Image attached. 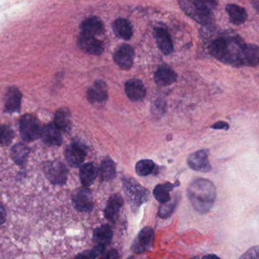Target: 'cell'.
Returning a JSON list of instances; mask_svg holds the SVG:
<instances>
[{"label":"cell","instance_id":"cell-1","mask_svg":"<svg viewBox=\"0 0 259 259\" xmlns=\"http://www.w3.org/2000/svg\"><path fill=\"white\" fill-rule=\"evenodd\" d=\"M188 197L195 210L205 213L213 207L216 199L214 185L206 179H197L189 184Z\"/></svg>","mask_w":259,"mask_h":259},{"label":"cell","instance_id":"cell-2","mask_svg":"<svg viewBox=\"0 0 259 259\" xmlns=\"http://www.w3.org/2000/svg\"><path fill=\"white\" fill-rule=\"evenodd\" d=\"M242 39L239 36H221L212 40L209 53L223 63L234 65L239 57Z\"/></svg>","mask_w":259,"mask_h":259},{"label":"cell","instance_id":"cell-3","mask_svg":"<svg viewBox=\"0 0 259 259\" xmlns=\"http://www.w3.org/2000/svg\"><path fill=\"white\" fill-rule=\"evenodd\" d=\"M180 7L186 15L202 25H209L213 19L212 9L214 8L215 2H204V1H180Z\"/></svg>","mask_w":259,"mask_h":259},{"label":"cell","instance_id":"cell-4","mask_svg":"<svg viewBox=\"0 0 259 259\" xmlns=\"http://www.w3.org/2000/svg\"><path fill=\"white\" fill-rule=\"evenodd\" d=\"M122 183L125 195L133 210H137L150 199L149 191L141 186L135 179H123Z\"/></svg>","mask_w":259,"mask_h":259},{"label":"cell","instance_id":"cell-5","mask_svg":"<svg viewBox=\"0 0 259 259\" xmlns=\"http://www.w3.org/2000/svg\"><path fill=\"white\" fill-rule=\"evenodd\" d=\"M44 172L48 181L55 186H64L69 176L66 165L59 160L47 162L44 166Z\"/></svg>","mask_w":259,"mask_h":259},{"label":"cell","instance_id":"cell-6","mask_svg":"<svg viewBox=\"0 0 259 259\" xmlns=\"http://www.w3.org/2000/svg\"><path fill=\"white\" fill-rule=\"evenodd\" d=\"M41 127L37 118L32 115H25L20 120V133L22 139L32 142L41 136Z\"/></svg>","mask_w":259,"mask_h":259},{"label":"cell","instance_id":"cell-7","mask_svg":"<svg viewBox=\"0 0 259 259\" xmlns=\"http://www.w3.org/2000/svg\"><path fill=\"white\" fill-rule=\"evenodd\" d=\"M72 203L74 208L78 212H91L94 208L93 195L89 188L76 189L72 193Z\"/></svg>","mask_w":259,"mask_h":259},{"label":"cell","instance_id":"cell-8","mask_svg":"<svg viewBox=\"0 0 259 259\" xmlns=\"http://www.w3.org/2000/svg\"><path fill=\"white\" fill-rule=\"evenodd\" d=\"M115 63L122 70H128L133 65L135 58V51L130 45H120L113 54Z\"/></svg>","mask_w":259,"mask_h":259},{"label":"cell","instance_id":"cell-9","mask_svg":"<svg viewBox=\"0 0 259 259\" xmlns=\"http://www.w3.org/2000/svg\"><path fill=\"white\" fill-rule=\"evenodd\" d=\"M154 233L149 227L142 229L132 245V249L135 253H143L149 251L154 242Z\"/></svg>","mask_w":259,"mask_h":259},{"label":"cell","instance_id":"cell-10","mask_svg":"<svg viewBox=\"0 0 259 259\" xmlns=\"http://www.w3.org/2000/svg\"><path fill=\"white\" fill-rule=\"evenodd\" d=\"M188 165L191 169L198 172H207L211 170V165L208 160V151L200 150L192 153L188 157Z\"/></svg>","mask_w":259,"mask_h":259},{"label":"cell","instance_id":"cell-11","mask_svg":"<svg viewBox=\"0 0 259 259\" xmlns=\"http://www.w3.org/2000/svg\"><path fill=\"white\" fill-rule=\"evenodd\" d=\"M66 161L72 167H78L82 164L86 157V150L84 147L78 143H72L66 148Z\"/></svg>","mask_w":259,"mask_h":259},{"label":"cell","instance_id":"cell-12","mask_svg":"<svg viewBox=\"0 0 259 259\" xmlns=\"http://www.w3.org/2000/svg\"><path fill=\"white\" fill-rule=\"evenodd\" d=\"M78 45L84 52L92 55H101L104 52L102 42L94 36L82 34L78 37Z\"/></svg>","mask_w":259,"mask_h":259},{"label":"cell","instance_id":"cell-13","mask_svg":"<svg viewBox=\"0 0 259 259\" xmlns=\"http://www.w3.org/2000/svg\"><path fill=\"white\" fill-rule=\"evenodd\" d=\"M89 101L92 104H104L108 99V90L104 81L98 80L95 82L92 87L87 92Z\"/></svg>","mask_w":259,"mask_h":259},{"label":"cell","instance_id":"cell-14","mask_svg":"<svg viewBox=\"0 0 259 259\" xmlns=\"http://www.w3.org/2000/svg\"><path fill=\"white\" fill-rule=\"evenodd\" d=\"M127 97L133 101H140L146 96V89L141 80L137 78L128 80L125 84Z\"/></svg>","mask_w":259,"mask_h":259},{"label":"cell","instance_id":"cell-15","mask_svg":"<svg viewBox=\"0 0 259 259\" xmlns=\"http://www.w3.org/2000/svg\"><path fill=\"white\" fill-rule=\"evenodd\" d=\"M156 43L160 51L165 55H169L174 51V45L168 31L163 27H157L154 30Z\"/></svg>","mask_w":259,"mask_h":259},{"label":"cell","instance_id":"cell-16","mask_svg":"<svg viewBox=\"0 0 259 259\" xmlns=\"http://www.w3.org/2000/svg\"><path fill=\"white\" fill-rule=\"evenodd\" d=\"M123 205V199L119 195H113L109 198L104 209V216L110 222H116Z\"/></svg>","mask_w":259,"mask_h":259},{"label":"cell","instance_id":"cell-17","mask_svg":"<svg viewBox=\"0 0 259 259\" xmlns=\"http://www.w3.org/2000/svg\"><path fill=\"white\" fill-rule=\"evenodd\" d=\"M42 139L50 146H59L63 142L61 132L54 124L45 125L41 132Z\"/></svg>","mask_w":259,"mask_h":259},{"label":"cell","instance_id":"cell-18","mask_svg":"<svg viewBox=\"0 0 259 259\" xmlns=\"http://www.w3.org/2000/svg\"><path fill=\"white\" fill-rule=\"evenodd\" d=\"M154 79L157 85L166 87L174 84L177 79V75L167 66H160L154 73Z\"/></svg>","mask_w":259,"mask_h":259},{"label":"cell","instance_id":"cell-19","mask_svg":"<svg viewBox=\"0 0 259 259\" xmlns=\"http://www.w3.org/2000/svg\"><path fill=\"white\" fill-rule=\"evenodd\" d=\"M81 29L82 34L95 37L96 35H101L104 32V25L99 18L90 17L86 19L81 23Z\"/></svg>","mask_w":259,"mask_h":259},{"label":"cell","instance_id":"cell-20","mask_svg":"<svg viewBox=\"0 0 259 259\" xmlns=\"http://www.w3.org/2000/svg\"><path fill=\"white\" fill-rule=\"evenodd\" d=\"M113 236L112 227L109 224H103L94 230L93 240L97 245L105 247L111 242Z\"/></svg>","mask_w":259,"mask_h":259},{"label":"cell","instance_id":"cell-21","mask_svg":"<svg viewBox=\"0 0 259 259\" xmlns=\"http://www.w3.org/2000/svg\"><path fill=\"white\" fill-rule=\"evenodd\" d=\"M98 175V170L95 164L87 163L80 168L79 178L83 187L89 188L95 183Z\"/></svg>","mask_w":259,"mask_h":259},{"label":"cell","instance_id":"cell-22","mask_svg":"<svg viewBox=\"0 0 259 259\" xmlns=\"http://www.w3.org/2000/svg\"><path fill=\"white\" fill-rule=\"evenodd\" d=\"M22 94L16 88H10L5 98V108L7 112L15 113L20 109Z\"/></svg>","mask_w":259,"mask_h":259},{"label":"cell","instance_id":"cell-23","mask_svg":"<svg viewBox=\"0 0 259 259\" xmlns=\"http://www.w3.org/2000/svg\"><path fill=\"white\" fill-rule=\"evenodd\" d=\"M113 32L122 40H128L133 34V25L125 19H117L113 23Z\"/></svg>","mask_w":259,"mask_h":259},{"label":"cell","instance_id":"cell-24","mask_svg":"<svg viewBox=\"0 0 259 259\" xmlns=\"http://www.w3.org/2000/svg\"><path fill=\"white\" fill-rule=\"evenodd\" d=\"M226 11L229 16L230 22L236 25H240L245 22L247 13L245 9L236 4H228L226 7Z\"/></svg>","mask_w":259,"mask_h":259},{"label":"cell","instance_id":"cell-25","mask_svg":"<svg viewBox=\"0 0 259 259\" xmlns=\"http://www.w3.org/2000/svg\"><path fill=\"white\" fill-rule=\"evenodd\" d=\"M54 125L60 130V132H69L72 126L71 113L69 109L61 108L57 110L54 118Z\"/></svg>","mask_w":259,"mask_h":259},{"label":"cell","instance_id":"cell-26","mask_svg":"<svg viewBox=\"0 0 259 259\" xmlns=\"http://www.w3.org/2000/svg\"><path fill=\"white\" fill-rule=\"evenodd\" d=\"M116 164L110 158L103 160L99 169L100 179L102 182H108L116 177Z\"/></svg>","mask_w":259,"mask_h":259},{"label":"cell","instance_id":"cell-27","mask_svg":"<svg viewBox=\"0 0 259 259\" xmlns=\"http://www.w3.org/2000/svg\"><path fill=\"white\" fill-rule=\"evenodd\" d=\"M176 187L175 185L171 184L169 183H164V184L157 185L154 188V198L160 204H164L167 201H170V195L169 192Z\"/></svg>","mask_w":259,"mask_h":259},{"label":"cell","instance_id":"cell-28","mask_svg":"<svg viewBox=\"0 0 259 259\" xmlns=\"http://www.w3.org/2000/svg\"><path fill=\"white\" fill-rule=\"evenodd\" d=\"M259 50L254 45H246L243 54V66H256L258 64Z\"/></svg>","mask_w":259,"mask_h":259},{"label":"cell","instance_id":"cell-29","mask_svg":"<svg viewBox=\"0 0 259 259\" xmlns=\"http://www.w3.org/2000/svg\"><path fill=\"white\" fill-rule=\"evenodd\" d=\"M29 152V148L26 145L18 144L12 148V158L16 164L22 166L26 162Z\"/></svg>","mask_w":259,"mask_h":259},{"label":"cell","instance_id":"cell-30","mask_svg":"<svg viewBox=\"0 0 259 259\" xmlns=\"http://www.w3.org/2000/svg\"><path fill=\"white\" fill-rule=\"evenodd\" d=\"M155 164L151 160H142L136 163V174L140 177H147L154 172Z\"/></svg>","mask_w":259,"mask_h":259},{"label":"cell","instance_id":"cell-31","mask_svg":"<svg viewBox=\"0 0 259 259\" xmlns=\"http://www.w3.org/2000/svg\"><path fill=\"white\" fill-rule=\"evenodd\" d=\"M104 249H105V247L97 245L92 249L87 250V251L77 254L73 259H96V257L104 253Z\"/></svg>","mask_w":259,"mask_h":259},{"label":"cell","instance_id":"cell-32","mask_svg":"<svg viewBox=\"0 0 259 259\" xmlns=\"http://www.w3.org/2000/svg\"><path fill=\"white\" fill-rule=\"evenodd\" d=\"M13 130L8 125H0V145H8L14 138Z\"/></svg>","mask_w":259,"mask_h":259},{"label":"cell","instance_id":"cell-33","mask_svg":"<svg viewBox=\"0 0 259 259\" xmlns=\"http://www.w3.org/2000/svg\"><path fill=\"white\" fill-rule=\"evenodd\" d=\"M176 205H177V201H169L167 202L164 203V204H161V206L159 209L158 214L160 218L163 219H166V218H169L174 213V210L176 208Z\"/></svg>","mask_w":259,"mask_h":259},{"label":"cell","instance_id":"cell-34","mask_svg":"<svg viewBox=\"0 0 259 259\" xmlns=\"http://www.w3.org/2000/svg\"><path fill=\"white\" fill-rule=\"evenodd\" d=\"M258 254L259 248L257 245H256V246L249 248L239 259H259Z\"/></svg>","mask_w":259,"mask_h":259},{"label":"cell","instance_id":"cell-35","mask_svg":"<svg viewBox=\"0 0 259 259\" xmlns=\"http://www.w3.org/2000/svg\"><path fill=\"white\" fill-rule=\"evenodd\" d=\"M100 259H119V253L116 249H110L104 253Z\"/></svg>","mask_w":259,"mask_h":259},{"label":"cell","instance_id":"cell-36","mask_svg":"<svg viewBox=\"0 0 259 259\" xmlns=\"http://www.w3.org/2000/svg\"><path fill=\"white\" fill-rule=\"evenodd\" d=\"M7 212L4 204L0 202V225L5 224L7 221Z\"/></svg>","mask_w":259,"mask_h":259},{"label":"cell","instance_id":"cell-37","mask_svg":"<svg viewBox=\"0 0 259 259\" xmlns=\"http://www.w3.org/2000/svg\"><path fill=\"white\" fill-rule=\"evenodd\" d=\"M211 128H213V130H227L229 128V125L225 122H216V123L213 124V125H211L210 127Z\"/></svg>","mask_w":259,"mask_h":259},{"label":"cell","instance_id":"cell-38","mask_svg":"<svg viewBox=\"0 0 259 259\" xmlns=\"http://www.w3.org/2000/svg\"><path fill=\"white\" fill-rule=\"evenodd\" d=\"M202 259H221L218 256H217L216 254H207V255H204V257H202Z\"/></svg>","mask_w":259,"mask_h":259},{"label":"cell","instance_id":"cell-39","mask_svg":"<svg viewBox=\"0 0 259 259\" xmlns=\"http://www.w3.org/2000/svg\"><path fill=\"white\" fill-rule=\"evenodd\" d=\"M192 259H198V257H192Z\"/></svg>","mask_w":259,"mask_h":259},{"label":"cell","instance_id":"cell-40","mask_svg":"<svg viewBox=\"0 0 259 259\" xmlns=\"http://www.w3.org/2000/svg\"><path fill=\"white\" fill-rule=\"evenodd\" d=\"M128 259H134V257H130V258Z\"/></svg>","mask_w":259,"mask_h":259}]
</instances>
